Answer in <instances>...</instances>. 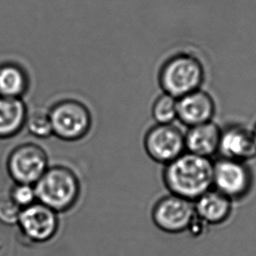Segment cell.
Instances as JSON below:
<instances>
[{
	"instance_id": "cell-1",
	"label": "cell",
	"mask_w": 256,
	"mask_h": 256,
	"mask_svg": "<svg viewBox=\"0 0 256 256\" xmlns=\"http://www.w3.org/2000/svg\"><path fill=\"white\" fill-rule=\"evenodd\" d=\"M162 178L170 194L194 202L212 188L214 162L186 152L164 166Z\"/></svg>"
},
{
	"instance_id": "cell-2",
	"label": "cell",
	"mask_w": 256,
	"mask_h": 256,
	"mask_svg": "<svg viewBox=\"0 0 256 256\" xmlns=\"http://www.w3.org/2000/svg\"><path fill=\"white\" fill-rule=\"evenodd\" d=\"M35 184L40 202L56 212L70 211L77 204L82 194V184L76 173L64 166L48 168Z\"/></svg>"
},
{
	"instance_id": "cell-3",
	"label": "cell",
	"mask_w": 256,
	"mask_h": 256,
	"mask_svg": "<svg viewBox=\"0 0 256 256\" xmlns=\"http://www.w3.org/2000/svg\"><path fill=\"white\" fill-rule=\"evenodd\" d=\"M204 66L197 57L178 52L163 63L158 73V84L164 93L176 99L201 88L204 82Z\"/></svg>"
},
{
	"instance_id": "cell-4",
	"label": "cell",
	"mask_w": 256,
	"mask_h": 256,
	"mask_svg": "<svg viewBox=\"0 0 256 256\" xmlns=\"http://www.w3.org/2000/svg\"><path fill=\"white\" fill-rule=\"evenodd\" d=\"M48 114L52 134L63 141L76 142L82 140L92 128L91 112L80 100H60L51 108Z\"/></svg>"
},
{
	"instance_id": "cell-5",
	"label": "cell",
	"mask_w": 256,
	"mask_h": 256,
	"mask_svg": "<svg viewBox=\"0 0 256 256\" xmlns=\"http://www.w3.org/2000/svg\"><path fill=\"white\" fill-rule=\"evenodd\" d=\"M254 186V174L246 162L220 158L214 162L212 188L232 201L242 200Z\"/></svg>"
},
{
	"instance_id": "cell-6",
	"label": "cell",
	"mask_w": 256,
	"mask_h": 256,
	"mask_svg": "<svg viewBox=\"0 0 256 256\" xmlns=\"http://www.w3.org/2000/svg\"><path fill=\"white\" fill-rule=\"evenodd\" d=\"M195 217L194 202L172 194L160 198L152 212L156 228L168 234L186 231Z\"/></svg>"
},
{
	"instance_id": "cell-7",
	"label": "cell",
	"mask_w": 256,
	"mask_h": 256,
	"mask_svg": "<svg viewBox=\"0 0 256 256\" xmlns=\"http://www.w3.org/2000/svg\"><path fill=\"white\" fill-rule=\"evenodd\" d=\"M144 147L150 160L166 166L186 152L184 134L172 124H156L146 132Z\"/></svg>"
},
{
	"instance_id": "cell-8",
	"label": "cell",
	"mask_w": 256,
	"mask_h": 256,
	"mask_svg": "<svg viewBox=\"0 0 256 256\" xmlns=\"http://www.w3.org/2000/svg\"><path fill=\"white\" fill-rule=\"evenodd\" d=\"M48 156L42 147L28 144L18 147L10 154L8 169L20 184H35L48 170Z\"/></svg>"
},
{
	"instance_id": "cell-9",
	"label": "cell",
	"mask_w": 256,
	"mask_h": 256,
	"mask_svg": "<svg viewBox=\"0 0 256 256\" xmlns=\"http://www.w3.org/2000/svg\"><path fill=\"white\" fill-rule=\"evenodd\" d=\"M56 211L42 203L30 204L21 212L18 222L26 236L35 242L52 239L58 228L59 220Z\"/></svg>"
},
{
	"instance_id": "cell-10",
	"label": "cell",
	"mask_w": 256,
	"mask_h": 256,
	"mask_svg": "<svg viewBox=\"0 0 256 256\" xmlns=\"http://www.w3.org/2000/svg\"><path fill=\"white\" fill-rule=\"evenodd\" d=\"M218 154L226 160L246 162L256 156V146L252 130L239 124L222 128Z\"/></svg>"
},
{
	"instance_id": "cell-11",
	"label": "cell",
	"mask_w": 256,
	"mask_h": 256,
	"mask_svg": "<svg viewBox=\"0 0 256 256\" xmlns=\"http://www.w3.org/2000/svg\"><path fill=\"white\" fill-rule=\"evenodd\" d=\"M176 119L187 127L212 121L216 106L214 98L204 90H195L176 99Z\"/></svg>"
},
{
	"instance_id": "cell-12",
	"label": "cell",
	"mask_w": 256,
	"mask_h": 256,
	"mask_svg": "<svg viewBox=\"0 0 256 256\" xmlns=\"http://www.w3.org/2000/svg\"><path fill=\"white\" fill-rule=\"evenodd\" d=\"M222 128L214 121L188 127L184 134L186 152L211 158L218 154Z\"/></svg>"
},
{
	"instance_id": "cell-13",
	"label": "cell",
	"mask_w": 256,
	"mask_h": 256,
	"mask_svg": "<svg viewBox=\"0 0 256 256\" xmlns=\"http://www.w3.org/2000/svg\"><path fill=\"white\" fill-rule=\"evenodd\" d=\"M232 202L224 194L211 188L194 201V209L198 218L206 224L220 225L232 214Z\"/></svg>"
},
{
	"instance_id": "cell-14",
	"label": "cell",
	"mask_w": 256,
	"mask_h": 256,
	"mask_svg": "<svg viewBox=\"0 0 256 256\" xmlns=\"http://www.w3.org/2000/svg\"><path fill=\"white\" fill-rule=\"evenodd\" d=\"M26 120V110L18 98L0 96V138L16 134Z\"/></svg>"
},
{
	"instance_id": "cell-15",
	"label": "cell",
	"mask_w": 256,
	"mask_h": 256,
	"mask_svg": "<svg viewBox=\"0 0 256 256\" xmlns=\"http://www.w3.org/2000/svg\"><path fill=\"white\" fill-rule=\"evenodd\" d=\"M28 80L20 66L6 64L0 66V96L18 98L26 92Z\"/></svg>"
},
{
	"instance_id": "cell-16",
	"label": "cell",
	"mask_w": 256,
	"mask_h": 256,
	"mask_svg": "<svg viewBox=\"0 0 256 256\" xmlns=\"http://www.w3.org/2000/svg\"><path fill=\"white\" fill-rule=\"evenodd\" d=\"M152 118L156 124H172L178 116L176 98L166 93H162L156 97L152 108Z\"/></svg>"
},
{
	"instance_id": "cell-17",
	"label": "cell",
	"mask_w": 256,
	"mask_h": 256,
	"mask_svg": "<svg viewBox=\"0 0 256 256\" xmlns=\"http://www.w3.org/2000/svg\"><path fill=\"white\" fill-rule=\"evenodd\" d=\"M29 132L38 138H48L52 135V124L49 114L42 111H36L29 116L28 120Z\"/></svg>"
},
{
	"instance_id": "cell-18",
	"label": "cell",
	"mask_w": 256,
	"mask_h": 256,
	"mask_svg": "<svg viewBox=\"0 0 256 256\" xmlns=\"http://www.w3.org/2000/svg\"><path fill=\"white\" fill-rule=\"evenodd\" d=\"M20 214V206L12 198H0V222L12 225L18 222Z\"/></svg>"
},
{
	"instance_id": "cell-19",
	"label": "cell",
	"mask_w": 256,
	"mask_h": 256,
	"mask_svg": "<svg viewBox=\"0 0 256 256\" xmlns=\"http://www.w3.org/2000/svg\"><path fill=\"white\" fill-rule=\"evenodd\" d=\"M12 198L20 208H26L28 206L34 204L35 198H37L35 188L28 184L18 183L12 192Z\"/></svg>"
},
{
	"instance_id": "cell-20",
	"label": "cell",
	"mask_w": 256,
	"mask_h": 256,
	"mask_svg": "<svg viewBox=\"0 0 256 256\" xmlns=\"http://www.w3.org/2000/svg\"><path fill=\"white\" fill-rule=\"evenodd\" d=\"M252 132H253L254 139V142H256V122L254 126V128H252Z\"/></svg>"
}]
</instances>
